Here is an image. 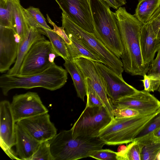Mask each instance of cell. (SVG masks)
<instances>
[{"label":"cell","instance_id":"cell-6","mask_svg":"<svg viewBox=\"0 0 160 160\" xmlns=\"http://www.w3.org/2000/svg\"><path fill=\"white\" fill-rule=\"evenodd\" d=\"M159 109L150 113L132 117H113L110 123L101 131L98 137L105 144L108 145L130 143L133 141L139 131Z\"/></svg>","mask_w":160,"mask_h":160},{"label":"cell","instance_id":"cell-26","mask_svg":"<svg viewBox=\"0 0 160 160\" xmlns=\"http://www.w3.org/2000/svg\"><path fill=\"white\" fill-rule=\"evenodd\" d=\"M45 35L49 40L52 51L57 57L60 56L64 60H70L67 44L64 40L52 29H44Z\"/></svg>","mask_w":160,"mask_h":160},{"label":"cell","instance_id":"cell-12","mask_svg":"<svg viewBox=\"0 0 160 160\" xmlns=\"http://www.w3.org/2000/svg\"><path fill=\"white\" fill-rule=\"evenodd\" d=\"M62 12L85 30L93 33L89 0H55Z\"/></svg>","mask_w":160,"mask_h":160},{"label":"cell","instance_id":"cell-33","mask_svg":"<svg viewBox=\"0 0 160 160\" xmlns=\"http://www.w3.org/2000/svg\"><path fill=\"white\" fill-rule=\"evenodd\" d=\"M112 113L116 118L132 117L141 115L140 112L134 109L128 108H114Z\"/></svg>","mask_w":160,"mask_h":160},{"label":"cell","instance_id":"cell-7","mask_svg":"<svg viewBox=\"0 0 160 160\" xmlns=\"http://www.w3.org/2000/svg\"><path fill=\"white\" fill-rule=\"evenodd\" d=\"M113 118L104 106L86 107L71 129L72 136L98 137Z\"/></svg>","mask_w":160,"mask_h":160},{"label":"cell","instance_id":"cell-5","mask_svg":"<svg viewBox=\"0 0 160 160\" xmlns=\"http://www.w3.org/2000/svg\"><path fill=\"white\" fill-rule=\"evenodd\" d=\"M62 26L67 33L73 35L101 62L122 77L124 71L121 60L109 49L93 33H90L75 24L64 12L62 13Z\"/></svg>","mask_w":160,"mask_h":160},{"label":"cell","instance_id":"cell-24","mask_svg":"<svg viewBox=\"0 0 160 160\" xmlns=\"http://www.w3.org/2000/svg\"><path fill=\"white\" fill-rule=\"evenodd\" d=\"M136 141L142 148V160H156L160 151V140L148 135Z\"/></svg>","mask_w":160,"mask_h":160},{"label":"cell","instance_id":"cell-43","mask_svg":"<svg viewBox=\"0 0 160 160\" xmlns=\"http://www.w3.org/2000/svg\"><path fill=\"white\" fill-rule=\"evenodd\" d=\"M4 0V1H5V2H7L8 0Z\"/></svg>","mask_w":160,"mask_h":160},{"label":"cell","instance_id":"cell-14","mask_svg":"<svg viewBox=\"0 0 160 160\" xmlns=\"http://www.w3.org/2000/svg\"><path fill=\"white\" fill-rule=\"evenodd\" d=\"M20 38L16 31L11 28L0 26V72L10 69L15 63L18 52Z\"/></svg>","mask_w":160,"mask_h":160},{"label":"cell","instance_id":"cell-41","mask_svg":"<svg viewBox=\"0 0 160 160\" xmlns=\"http://www.w3.org/2000/svg\"><path fill=\"white\" fill-rule=\"evenodd\" d=\"M156 160H160V151L158 153V155H157V156Z\"/></svg>","mask_w":160,"mask_h":160},{"label":"cell","instance_id":"cell-18","mask_svg":"<svg viewBox=\"0 0 160 160\" xmlns=\"http://www.w3.org/2000/svg\"><path fill=\"white\" fill-rule=\"evenodd\" d=\"M15 153L20 160H30L40 142L34 139L17 123L15 125Z\"/></svg>","mask_w":160,"mask_h":160},{"label":"cell","instance_id":"cell-17","mask_svg":"<svg viewBox=\"0 0 160 160\" xmlns=\"http://www.w3.org/2000/svg\"><path fill=\"white\" fill-rule=\"evenodd\" d=\"M140 46L144 62L149 66L154 59L155 54L160 48V40L158 38L149 22L143 24L142 27Z\"/></svg>","mask_w":160,"mask_h":160},{"label":"cell","instance_id":"cell-19","mask_svg":"<svg viewBox=\"0 0 160 160\" xmlns=\"http://www.w3.org/2000/svg\"><path fill=\"white\" fill-rule=\"evenodd\" d=\"M44 38L39 31L34 27H30L24 39L18 43V56L14 65L6 74H18L23 59L32 44L37 41Z\"/></svg>","mask_w":160,"mask_h":160},{"label":"cell","instance_id":"cell-35","mask_svg":"<svg viewBox=\"0 0 160 160\" xmlns=\"http://www.w3.org/2000/svg\"><path fill=\"white\" fill-rule=\"evenodd\" d=\"M147 73L148 74H155L160 76V48L156 58L151 63Z\"/></svg>","mask_w":160,"mask_h":160},{"label":"cell","instance_id":"cell-4","mask_svg":"<svg viewBox=\"0 0 160 160\" xmlns=\"http://www.w3.org/2000/svg\"><path fill=\"white\" fill-rule=\"evenodd\" d=\"M54 160H76L89 157L105 144L98 137H73L71 129L63 130L49 140Z\"/></svg>","mask_w":160,"mask_h":160},{"label":"cell","instance_id":"cell-27","mask_svg":"<svg viewBox=\"0 0 160 160\" xmlns=\"http://www.w3.org/2000/svg\"><path fill=\"white\" fill-rule=\"evenodd\" d=\"M0 26L12 28L16 31L11 4L10 0H0Z\"/></svg>","mask_w":160,"mask_h":160},{"label":"cell","instance_id":"cell-10","mask_svg":"<svg viewBox=\"0 0 160 160\" xmlns=\"http://www.w3.org/2000/svg\"><path fill=\"white\" fill-rule=\"evenodd\" d=\"M16 122L25 118L48 112L37 93L28 92L14 95L10 103Z\"/></svg>","mask_w":160,"mask_h":160},{"label":"cell","instance_id":"cell-31","mask_svg":"<svg viewBox=\"0 0 160 160\" xmlns=\"http://www.w3.org/2000/svg\"><path fill=\"white\" fill-rule=\"evenodd\" d=\"M142 82L144 90L148 92H153L157 90L160 86V76L155 74H145Z\"/></svg>","mask_w":160,"mask_h":160},{"label":"cell","instance_id":"cell-32","mask_svg":"<svg viewBox=\"0 0 160 160\" xmlns=\"http://www.w3.org/2000/svg\"><path fill=\"white\" fill-rule=\"evenodd\" d=\"M89 157L98 160H119V153L109 149L102 148L95 151Z\"/></svg>","mask_w":160,"mask_h":160},{"label":"cell","instance_id":"cell-39","mask_svg":"<svg viewBox=\"0 0 160 160\" xmlns=\"http://www.w3.org/2000/svg\"><path fill=\"white\" fill-rule=\"evenodd\" d=\"M160 12V6L158 9L155 11L153 14L152 15L149 21V22L153 20L156 16Z\"/></svg>","mask_w":160,"mask_h":160},{"label":"cell","instance_id":"cell-20","mask_svg":"<svg viewBox=\"0 0 160 160\" xmlns=\"http://www.w3.org/2000/svg\"><path fill=\"white\" fill-rule=\"evenodd\" d=\"M17 33L20 38L19 42L25 38L29 30L25 8L21 5L20 0H10Z\"/></svg>","mask_w":160,"mask_h":160},{"label":"cell","instance_id":"cell-13","mask_svg":"<svg viewBox=\"0 0 160 160\" xmlns=\"http://www.w3.org/2000/svg\"><path fill=\"white\" fill-rule=\"evenodd\" d=\"M27 133L40 142L49 140L57 134L48 112L22 119L17 122Z\"/></svg>","mask_w":160,"mask_h":160},{"label":"cell","instance_id":"cell-1","mask_svg":"<svg viewBox=\"0 0 160 160\" xmlns=\"http://www.w3.org/2000/svg\"><path fill=\"white\" fill-rule=\"evenodd\" d=\"M123 48L121 57L124 70L133 76H143L149 66L143 61L141 49L140 34L143 25L134 16L120 7L114 12Z\"/></svg>","mask_w":160,"mask_h":160},{"label":"cell","instance_id":"cell-34","mask_svg":"<svg viewBox=\"0 0 160 160\" xmlns=\"http://www.w3.org/2000/svg\"><path fill=\"white\" fill-rule=\"evenodd\" d=\"M46 16L48 22L53 27V31L61 37L64 40L67 44H71L72 41L66 33L63 28L62 26L61 27L58 26L52 20L48 14H47Z\"/></svg>","mask_w":160,"mask_h":160},{"label":"cell","instance_id":"cell-40","mask_svg":"<svg viewBox=\"0 0 160 160\" xmlns=\"http://www.w3.org/2000/svg\"><path fill=\"white\" fill-rule=\"evenodd\" d=\"M157 37L158 38L160 39V27L159 28L157 33Z\"/></svg>","mask_w":160,"mask_h":160},{"label":"cell","instance_id":"cell-11","mask_svg":"<svg viewBox=\"0 0 160 160\" xmlns=\"http://www.w3.org/2000/svg\"><path fill=\"white\" fill-rule=\"evenodd\" d=\"M16 123L10 103L4 100L0 102V146L12 159L20 160L12 148L15 145Z\"/></svg>","mask_w":160,"mask_h":160},{"label":"cell","instance_id":"cell-21","mask_svg":"<svg viewBox=\"0 0 160 160\" xmlns=\"http://www.w3.org/2000/svg\"><path fill=\"white\" fill-rule=\"evenodd\" d=\"M72 41L71 44H67L70 60L83 58L94 62L102 63L94 54L88 50L77 38L71 34H67Z\"/></svg>","mask_w":160,"mask_h":160},{"label":"cell","instance_id":"cell-30","mask_svg":"<svg viewBox=\"0 0 160 160\" xmlns=\"http://www.w3.org/2000/svg\"><path fill=\"white\" fill-rule=\"evenodd\" d=\"M54 160L51 154L49 140L41 142L30 160Z\"/></svg>","mask_w":160,"mask_h":160},{"label":"cell","instance_id":"cell-38","mask_svg":"<svg viewBox=\"0 0 160 160\" xmlns=\"http://www.w3.org/2000/svg\"><path fill=\"white\" fill-rule=\"evenodd\" d=\"M148 135L152 136L155 139L160 140V128Z\"/></svg>","mask_w":160,"mask_h":160},{"label":"cell","instance_id":"cell-25","mask_svg":"<svg viewBox=\"0 0 160 160\" xmlns=\"http://www.w3.org/2000/svg\"><path fill=\"white\" fill-rule=\"evenodd\" d=\"M25 11L30 27L37 28L43 35L45 33L44 29H52L47 24L46 19L39 8L30 6L25 8Z\"/></svg>","mask_w":160,"mask_h":160},{"label":"cell","instance_id":"cell-36","mask_svg":"<svg viewBox=\"0 0 160 160\" xmlns=\"http://www.w3.org/2000/svg\"><path fill=\"white\" fill-rule=\"evenodd\" d=\"M106 2L110 7L117 9L126 3V0H102Z\"/></svg>","mask_w":160,"mask_h":160},{"label":"cell","instance_id":"cell-23","mask_svg":"<svg viewBox=\"0 0 160 160\" xmlns=\"http://www.w3.org/2000/svg\"><path fill=\"white\" fill-rule=\"evenodd\" d=\"M160 6V0H139L133 15L142 24H145Z\"/></svg>","mask_w":160,"mask_h":160},{"label":"cell","instance_id":"cell-22","mask_svg":"<svg viewBox=\"0 0 160 160\" xmlns=\"http://www.w3.org/2000/svg\"><path fill=\"white\" fill-rule=\"evenodd\" d=\"M63 66L71 77L78 97L84 101L86 89L85 79L81 71L73 61L65 60Z\"/></svg>","mask_w":160,"mask_h":160},{"label":"cell","instance_id":"cell-2","mask_svg":"<svg viewBox=\"0 0 160 160\" xmlns=\"http://www.w3.org/2000/svg\"><path fill=\"white\" fill-rule=\"evenodd\" d=\"M68 72L65 69L54 62L43 71L32 75L3 74L0 77V88L4 96L8 95L11 90L17 88L28 89L41 87L55 91L65 85Z\"/></svg>","mask_w":160,"mask_h":160},{"label":"cell","instance_id":"cell-8","mask_svg":"<svg viewBox=\"0 0 160 160\" xmlns=\"http://www.w3.org/2000/svg\"><path fill=\"white\" fill-rule=\"evenodd\" d=\"M56 55L50 41L45 38L35 42L26 54L18 74L28 75L41 72L54 62Z\"/></svg>","mask_w":160,"mask_h":160},{"label":"cell","instance_id":"cell-37","mask_svg":"<svg viewBox=\"0 0 160 160\" xmlns=\"http://www.w3.org/2000/svg\"><path fill=\"white\" fill-rule=\"evenodd\" d=\"M151 23L153 30L157 36V33L160 27V12L152 21L148 22Z\"/></svg>","mask_w":160,"mask_h":160},{"label":"cell","instance_id":"cell-28","mask_svg":"<svg viewBox=\"0 0 160 160\" xmlns=\"http://www.w3.org/2000/svg\"><path fill=\"white\" fill-rule=\"evenodd\" d=\"M160 128V108L139 131L135 135L133 141H137L148 135Z\"/></svg>","mask_w":160,"mask_h":160},{"label":"cell","instance_id":"cell-3","mask_svg":"<svg viewBox=\"0 0 160 160\" xmlns=\"http://www.w3.org/2000/svg\"><path fill=\"white\" fill-rule=\"evenodd\" d=\"M94 34L114 55L121 58L123 51L114 12L102 0H89Z\"/></svg>","mask_w":160,"mask_h":160},{"label":"cell","instance_id":"cell-42","mask_svg":"<svg viewBox=\"0 0 160 160\" xmlns=\"http://www.w3.org/2000/svg\"><path fill=\"white\" fill-rule=\"evenodd\" d=\"M158 91L159 92H160V87H159V88L158 89Z\"/></svg>","mask_w":160,"mask_h":160},{"label":"cell","instance_id":"cell-16","mask_svg":"<svg viewBox=\"0 0 160 160\" xmlns=\"http://www.w3.org/2000/svg\"><path fill=\"white\" fill-rule=\"evenodd\" d=\"M112 103L114 108H131L139 111L141 114L151 113L160 108V101L144 90H138L133 95L122 98Z\"/></svg>","mask_w":160,"mask_h":160},{"label":"cell","instance_id":"cell-9","mask_svg":"<svg viewBox=\"0 0 160 160\" xmlns=\"http://www.w3.org/2000/svg\"><path fill=\"white\" fill-rule=\"evenodd\" d=\"M94 62L112 103L122 98L133 95L138 91L127 83L122 77L103 64Z\"/></svg>","mask_w":160,"mask_h":160},{"label":"cell","instance_id":"cell-44","mask_svg":"<svg viewBox=\"0 0 160 160\" xmlns=\"http://www.w3.org/2000/svg\"><path fill=\"white\" fill-rule=\"evenodd\" d=\"M159 39V40H160V39Z\"/></svg>","mask_w":160,"mask_h":160},{"label":"cell","instance_id":"cell-29","mask_svg":"<svg viewBox=\"0 0 160 160\" xmlns=\"http://www.w3.org/2000/svg\"><path fill=\"white\" fill-rule=\"evenodd\" d=\"M142 148L139 142L133 141L119 153V160H142Z\"/></svg>","mask_w":160,"mask_h":160},{"label":"cell","instance_id":"cell-15","mask_svg":"<svg viewBox=\"0 0 160 160\" xmlns=\"http://www.w3.org/2000/svg\"><path fill=\"white\" fill-rule=\"evenodd\" d=\"M87 80L99 97L112 116L114 108L108 96L103 83L94 64V62L81 58L73 61Z\"/></svg>","mask_w":160,"mask_h":160}]
</instances>
